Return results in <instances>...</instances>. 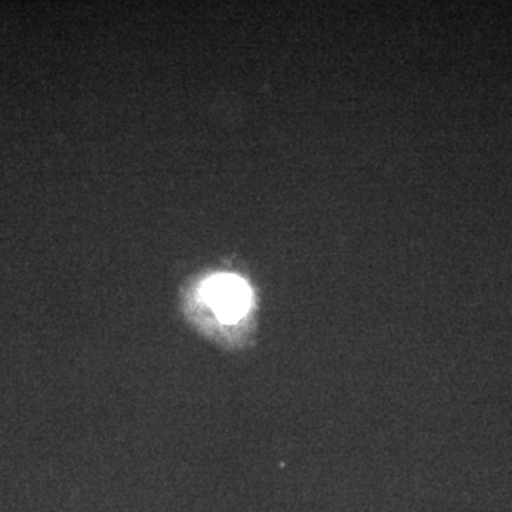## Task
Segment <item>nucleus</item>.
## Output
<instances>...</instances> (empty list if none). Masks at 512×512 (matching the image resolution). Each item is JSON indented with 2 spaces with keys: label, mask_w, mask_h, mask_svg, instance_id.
Wrapping results in <instances>:
<instances>
[{
  "label": "nucleus",
  "mask_w": 512,
  "mask_h": 512,
  "mask_svg": "<svg viewBox=\"0 0 512 512\" xmlns=\"http://www.w3.org/2000/svg\"><path fill=\"white\" fill-rule=\"evenodd\" d=\"M202 296L221 322H238L251 306V289L235 275H217L202 285Z\"/></svg>",
  "instance_id": "obj_1"
}]
</instances>
